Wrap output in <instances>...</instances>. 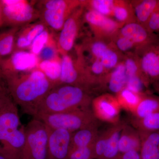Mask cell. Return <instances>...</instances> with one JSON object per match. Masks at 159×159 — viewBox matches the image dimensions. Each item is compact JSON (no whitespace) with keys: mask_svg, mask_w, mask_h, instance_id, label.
<instances>
[{"mask_svg":"<svg viewBox=\"0 0 159 159\" xmlns=\"http://www.w3.org/2000/svg\"><path fill=\"white\" fill-rule=\"evenodd\" d=\"M158 45L148 46L142 48L143 49V53L139 61L142 73L148 79L149 83L154 84L157 89L159 91Z\"/></svg>","mask_w":159,"mask_h":159,"instance_id":"cell-12","label":"cell"},{"mask_svg":"<svg viewBox=\"0 0 159 159\" xmlns=\"http://www.w3.org/2000/svg\"><path fill=\"white\" fill-rule=\"evenodd\" d=\"M39 61L38 57L30 51H15L0 61V75L2 78L30 72L37 68Z\"/></svg>","mask_w":159,"mask_h":159,"instance_id":"cell-7","label":"cell"},{"mask_svg":"<svg viewBox=\"0 0 159 159\" xmlns=\"http://www.w3.org/2000/svg\"><path fill=\"white\" fill-rule=\"evenodd\" d=\"M83 4L77 8L66 21L56 39L57 50L62 56L68 53L74 47L78 35L81 18L84 13Z\"/></svg>","mask_w":159,"mask_h":159,"instance_id":"cell-8","label":"cell"},{"mask_svg":"<svg viewBox=\"0 0 159 159\" xmlns=\"http://www.w3.org/2000/svg\"><path fill=\"white\" fill-rule=\"evenodd\" d=\"M91 69L93 74L99 75L102 74L105 69L101 61L99 60L96 59L92 64Z\"/></svg>","mask_w":159,"mask_h":159,"instance_id":"cell-40","label":"cell"},{"mask_svg":"<svg viewBox=\"0 0 159 159\" xmlns=\"http://www.w3.org/2000/svg\"><path fill=\"white\" fill-rule=\"evenodd\" d=\"M119 100L124 105L135 109L144 95L135 93L128 89L124 88L119 93Z\"/></svg>","mask_w":159,"mask_h":159,"instance_id":"cell-30","label":"cell"},{"mask_svg":"<svg viewBox=\"0 0 159 159\" xmlns=\"http://www.w3.org/2000/svg\"><path fill=\"white\" fill-rule=\"evenodd\" d=\"M128 76L124 63L118 64L115 68L110 77L108 82L109 90L119 94L125 88Z\"/></svg>","mask_w":159,"mask_h":159,"instance_id":"cell-21","label":"cell"},{"mask_svg":"<svg viewBox=\"0 0 159 159\" xmlns=\"http://www.w3.org/2000/svg\"><path fill=\"white\" fill-rule=\"evenodd\" d=\"M48 28L41 21L20 28L16 36V42L20 47L30 48L33 41Z\"/></svg>","mask_w":159,"mask_h":159,"instance_id":"cell-16","label":"cell"},{"mask_svg":"<svg viewBox=\"0 0 159 159\" xmlns=\"http://www.w3.org/2000/svg\"><path fill=\"white\" fill-rule=\"evenodd\" d=\"M122 128H117L108 133L106 148L100 159H119V141L122 130Z\"/></svg>","mask_w":159,"mask_h":159,"instance_id":"cell-24","label":"cell"},{"mask_svg":"<svg viewBox=\"0 0 159 159\" xmlns=\"http://www.w3.org/2000/svg\"><path fill=\"white\" fill-rule=\"evenodd\" d=\"M0 54H1V47H0ZM1 61V55H0V61Z\"/></svg>","mask_w":159,"mask_h":159,"instance_id":"cell-45","label":"cell"},{"mask_svg":"<svg viewBox=\"0 0 159 159\" xmlns=\"http://www.w3.org/2000/svg\"><path fill=\"white\" fill-rule=\"evenodd\" d=\"M139 133L159 131V112L149 114L137 121Z\"/></svg>","mask_w":159,"mask_h":159,"instance_id":"cell-26","label":"cell"},{"mask_svg":"<svg viewBox=\"0 0 159 159\" xmlns=\"http://www.w3.org/2000/svg\"><path fill=\"white\" fill-rule=\"evenodd\" d=\"M116 44L117 48L120 51L123 52L129 51L135 45L134 43L129 39L122 35L117 40Z\"/></svg>","mask_w":159,"mask_h":159,"instance_id":"cell-39","label":"cell"},{"mask_svg":"<svg viewBox=\"0 0 159 159\" xmlns=\"http://www.w3.org/2000/svg\"><path fill=\"white\" fill-rule=\"evenodd\" d=\"M146 28L152 33L159 32V7L149 17L146 24Z\"/></svg>","mask_w":159,"mask_h":159,"instance_id":"cell-37","label":"cell"},{"mask_svg":"<svg viewBox=\"0 0 159 159\" xmlns=\"http://www.w3.org/2000/svg\"><path fill=\"white\" fill-rule=\"evenodd\" d=\"M135 111L138 120L149 114L159 112V97L144 95Z\"/></svg>","mask_w":159,"mask_h":159,"instance_id":"cell-23","label":"cell"},{"mask_svg":"<svg viewBox=\"0 0 159 159\" xmlns=\"http://www.w3.org/2000/svg\"><path fill=\"white\" fill-rule=\"evenodd\" d=\"M38 57L39 61L53 60L61 57L57 50L56 39L53 34Z\"/></svg>","mask_w":159,"mask_h":159,"instance_id":"cell-28","label":"cell"},{"mask_svg":"<svg viewBox=\"0 0 159 159\" xmlns=\"http://www.w3.org/2000/svg\"><path fill=\"white\" fill-rule=\"evenodd\" d=\"M8 93L7 89L3 87L2 84H0V107L2 105L4 99Z\"/></svg>","mask_w":159,"mask_h":159,"instance_id":"cell-42","label":"cell"},{"mask_svg":"<svg viewBox=\"0 0 159 159\" xmlns=\"http://www.w3.org/2000/svg\"><path fill=\"white\" fill-rule=\"evenodd\" d=\"M158 48H159V44L158 45Z\"/></svg>","mask_w":159,"mask_h":159,"instance_id":"cell-47","label":"cell"},{"mask_svg":"<svg viewBox=\"0 0 159 159\" xmlns=\"http://www.w3.org/2000/svg\"><path fill=\"white\" fill-rule=\"evenodd\" d=\"M122 36L129 39L136 45L142 48L159 44V39L148 31L145 26L138 23L126 24L120 30Z\"/></svg>","mask_w":159,"mask_h":159,"instance_id":"cell-13","label":"cell"},{"mask_svg":"<svg viewBox=\"0 0 159 159\" xmlns=\"http://www.w3.org/2000/svg\"><path fill=\"white\" fill-rule=\"evenodd\" d=\"M82 4V1L44 0L38 2L36 9L40 20L52 31L60 32L70 15Z\"/></svg>","mask_w":159,"mask_h":159,"instance_id":"cell-4","label":"cell"},{"mask_svg":"<svg viewBox=\"0 0 159 159\" xmlns=\"http://www.w3.org/2000/svg\"><path fill=\"white\" fill-rule=\"evenodd\" d=\"M109 47L104 43L96 41L91 45L90 50L93 56L97 59H99L102 53L108 49Z\"/></svg>","mask_w":159,"mask_h":159,"instance_id":"cell-38","label":"cell"},{"mask_svg":"<svg viewBox=\"0 0 159 159\" xmlns=\"http://www.w3.org/2000/svg\"><path fill=\"white\" fill-rule=\"evenodd\" d=\"M159 7L158 0H143L137 2L135 6L134 12L139 23L146 27L149 17Z\"/></svg>","mask_w":159,"mask_h":159,"instance_id":"cell-20","label":"cell"},{"mask_svg":"<svg viewBox=\"0 0 159 159\" xmlns=\"http://www.w3.org/2000/svg\"><path fill=\"white\" fill-rule=\"evenodd\" d=\"M141 139L139 132L129 128L122 129L119 141V152L120 154L132 150L140 151Z\"/></svg>","mask_w":159,"mask_h":159,"instance_id":"cell-19","label":"cell"},{"mask_svg":"<svg viewBox=\"0 0 159 159\" xmlns=\"http://www.w3.org/2000/svg\"><path fill=\"white\" fill-rule=\"evenodd\" d=\"M91 102V98L85 89L60 84L54 86L40 101L33 117L88 108Z\"/></svg>","mask_w":159,"mask_h":159,"instance_id":"cell-2","label":"cell"},{"mask_svg":"<svg viewBox=\"0 0 159 159\" xmlns=\"http://www.w3.org/2000/svg\"><path fill=\"white\" fill-rule=\"evenodd\" d=\"M61 57V70L60 77L61 84L80 87L84 89L92 81L88 74L82 73L68 54Z\"/></svg>","mask_w":159,"mask_h":159,"instance_id":"cell-11","label":"cell"},{"mask_svg":"<svg viewBox=\"0 0 159 159\" xmlns=\"http://www.w3.org/2000/svg\"><path fill=\"white\" fill-rule=\"evenodd\" d=\"M96 123L72 134L70 151L80 147L94 145L98 136Z\"/></svg>","mask_w":159,"mask_h":159,"instance_id":"cell-18","label":"cell"},{"mask_svg":"<svg viewBox=\"0 0 159 159\" xmlns=\"http://www.w3.org/2000/svg\"><path fill=\"white\" fill-rule=\"evenodd\" d=\"M139 133L141 139V159H159V131Z\"/></svg>","mask_w":159,"mask_h":159,"instance_id":"cell-17","label":"cell"},{"mask_svg":"<svg viewBox=\"0 0 159 159\" xmlns=\"http://www.w3.org/2000/svg\"><path fill=\"white\" fill-rule=\"evenodd\" d=\"M119 159H142L140 151L135 150L129 151L120 155Z\"/></svg>","mask_w":159,"mask_h":159,"instance_id":"cell-41","label":"cell"},{"mask_svg":"<svg viewBox=\"0 0 159 159\" xmlns=\"http://www.w3.org/2000/svg\"><path fill=\"white\" fill-rule=\"evenodd\" d=\"M94 145L71 150L69 152L67 159H94Z\"/></svg>","mask_w":159,"mask_h":159,"instance_id":"cell-32","label":"cell"},{"mask_svg":"<svg viewBox=\"0 0 159 159\" xmlns=\"http://www.w3.org/2000/svg\"><path fill=\"white\" fill-rule=\"evenodd\" d=\"M83 3L84 6H89V9L108 17L112 15L115 2L112 0H93L87 2L84 1Z\"/></svg>","mask_w":159,"mask_h":159,"instance_id":"cell-27","label":"cell"},{"mask_svg":"<svg viewBox=\"0 0 159 159\" xmlns=\"http://www.w3.org/2000/svg\"><path fill=\"white\" fill-rule=\"evenodd\" d=\"M105 69H111L118 65V56L117 53L109 48L104 51L99 59Z\"/></svg>","mask_w":159,"mask_h":159,"instance_id":"cell-33","label":"cell"},{"mask_svg":"<svg viewBox=\"0 0 159 159\" xmlns=\"http://www.w3.org/2000/svg\"><path fill=\"white\" fill-rule=\"evenodd\" d=\"M1 79H2V77H1V75H0V80ZM0 84H1V83H0Z\"/></svg>","mask_w":159,"mask_h":159,"instance_id":"cell-46","label":"cell"},{"mask_svg":"<svg viewBox=\"0 0 159 159\" xmlns=\"http://www.w3.org/2000/svg\"><path fill=\"white\" fill-rule=\"evenodd\" d=\"M84 16L85 21L96 32L112 34L117 30L119 27V25L116 21L93 9H89Z\"/></svg>","mask_w":159,"mask_h":159,"instance_id":"cell-14","label":"cell"},{"mask_svg":"<svg viewBox=\"0 0 159 159\" xmlns=\"http://www.w3.org/2000/svg\"><path fill=\"white\" fill-rule=\"evenodd\" d=\"M0 26H2V20H1V7H0Z\"/></svg>","mask_w":159,"mask_h":159,"instance_id":"cell-43","label":"cell"},{"mask_svg":"<svg viewBox=\"0 0 159 159\" xmlns=\"http://www.w3.org/2000/svg\"><path fill=\"white\" fill-rule=\"evenodd\" d=\"M112 16L120 22H124L129 18L130 12L127 6L124 3L116 2L113 10Z\"/></svg>","mask_w":159,"mask_h":159,"instance_id":"cell-34","label":"cell"},{"mask_svg":"<svg viewBox=\"0 0 159 159\" xmlns=\"http://www.w3.org/2000/svg\"><path fill=\"white\" fill-rule=\"evenodd\" d=\"M52 34V33L50 32L48 28H46L33 41L29 49V51L38 56L43 48L48 42Z\"/></svg>","mask_w":159,"mask_h":159,"instance_id":"cell-31","label":"cell"},{"mask_svg":"<svg viewBox=\"0 0 159 159\" xmlns=\"http://www.w3.org/2000/svg\"><path fill=\"white\" fill-rule=\"evenodd\" d=\"M47 127L48 140L46 159H67L73 133L65 129Z\"/></svg>","mask_w":159,"mask_h":159,"instance_id":"cell-10","label":"cell"},{"mask_svg":"<svg viewBox=\"0 0 159 159\" xmlns=\"http://www.w3.org/2000/svg\"><path fill=\"white\" fill-rule=\"evenodd\" d=\"M25 141L20 159H46L48 131L42 121L33 118L25 127Z\"/></svg>","mask_w":159,"mask_h":159,"instance_id":"cell-6","label":"cell"},{"mask_svg":"<svg viewBox=\"0 0 159 159\" xmlns=\"http://www.w3.org/2000/svg\"><path fill=\"white\" fill-rule=\"evenodd\" d=\"M95 116L97 115L102 120L113 121L118 117L119 104L116 100L107 96H103L96 99L94 102ZM94 113V114H95Z\"/></svg>","mask_w":159,"mask_h":159,"instance_id":"cell-15","label":"cell"},{"mask_svg":"<svg viewBox=\"0 0 159 159\" xmlns=\"http://www.w3.org/2000/svg\"></svg>","mask_w":159,"mask_h":159,"instance_id":"cell-48","label":"cell"},{"mask_svg":"<svg viewBox=\"0 0 159 159\" xmlns=\"http://www.w3.org/2000/svg\"><path fill=\"white\" fill-rule=\"evenodd\" d=\"M124 64L128 77L137 75H143L145 77L141 70L140 61L138 62L133 58H128L126 59Z\"/></svg>","mask_w":159,"mask_h":159,"instance_id":"cell-36","label":"cell"},{"mask_svg":"<svg viewBox=\"0 0 159 159\" xmlns=\"http://www.w3.org/2000/svg\"><path fill=\"white\" fill-rule=\"evenodd\" d=\"M2 79L6 81L7 91L16 104L33 117L40 101L57 85L37 68Z\"/></svg>","mask_w":159,"mask_h":159,"instance_id":"cell-1","label":"cell"},{"mask_svg":"<svg viewBox=\"0 0 159 159\" xmlns=\"http://www.w3.org/2000/svg\"><path fill=\"white\" fill-rule=\"evenodd\" d=\"M37 68L42 71L47 77L55 84H60L61 57L53 60L39 61Z\"/></svg>","mask_w":159,"mask_h":159,"instance_id":"cell-22","label":"cell"},{"mask_svg":"<svg viewBox=\"0 0 159 159\" xmlns=\"http://www.w3.org/2000/svg\"><path fill=\"white\" fill-rule=\"evenodd\" d=\"M20 29V28H10L0 32L1 60L13 53L16 36Z\"/></svg>","mask_w":159,"mask_h":159,"instance_id":"cell-25","label":"cell"},{"mask_svg":"<svg viewBox=\"0 0 159 159\" xmlns=\"http://www.w3.org/2000/svg\"><path fill=\"white\" fill-rule=\"evenodd\" d=\"M33 118L42 121L50 128L65 129L71 133L96 123V116L89 107L60 113L43 114Z\"/></svg>","mask_w":159,"mask_h":159,"instance_id":"cell-3","label":"cell"},{"mask_svg":"<svg viewBox=\"0 0 159 159\" xmlns=\"http://www.w3.org/2000/svg\"><path fill=\"white\" fill-rule=\"evenodd\" d=\"M17 106L8 93L0 107V147L21 126Z\"/></svg>","mask_w":159,"mask_h":159,"instance_id":"cell-9","label":"cell"},{"mask_svg":"<svg viewBox=\"0 0 159 159\" xmlns=\"http://www.w3.org/2000/svg\"><path fill=\"white\" fill-rule=\"evenodd\" d=\"M107 137L108 133L97 137L94 145V159H100L102 157L106 148Z\"/></svg>","mask_w":159,"mask_h":159,"instance_id":"cell-35","label":"cell"},{"mask_svg":"<svg viewBox=\"0 0 159 159\" xmlns=\"http://www.w3.org/2000/svg\"><path fill=\"white\" fill-rule=\"evenodd\" d=\"M0 159H7V158H6V157H3V156L1 155H0Z\"/></svg>","mask_w":159,"mask_h":159,"instance_id":"cell-44","label":"cell"},{"mask_svg":"<svg viewBox=\"0 0 159 159\" xmlns=\"http://www.w3.org/2000/svg\"><path fill=\"white\" fill-rule=\"evenodd\" d=\"M2 26L21 28L39 19L34 5L25 0L0 1Z\"/></svg>","mask_w":159,"mask_h":159,"instance_id":"cell-5","label":"cell"},{"mask_svg":"<svg viewBox=\"0 0 159 159\" xmlns=\"http://www.w3.org/2000/svg\"><path fill=\"white\" fill-rule=\"evenodd\" d=\"M149 84L148 80L145 76L134 75L128 77L125 88L135 93L142 95L144 87L147 86Z\"/></svg>","mask_w":159,"mask_h":159,"instance_id":"cell-29","label":"cell"}]
</instances>
